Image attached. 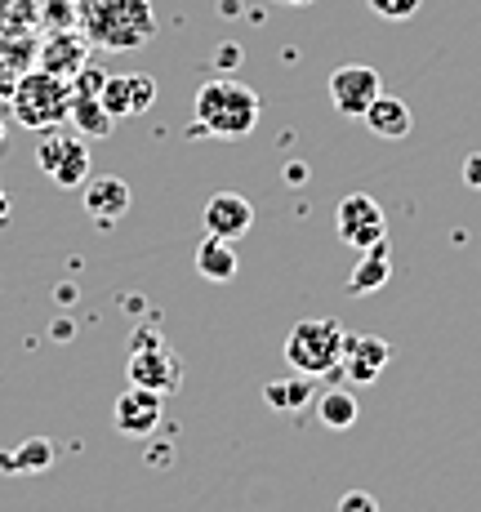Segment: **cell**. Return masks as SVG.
Instances as JSON below:
<instances>
[{"mask_svg": "<svg viewBox=\"0 0 481 512\" xmlns=\"http://www.w3.org/2000/svg\"><path fill=\"white\" fill-rule=\"evenodd\" d=\"M76 27L94 49L130 54L156 36L152 0H76Z\"/></svg>", "mask_w": 481, "mask_h": 512, "instance_id": "6da1fadb", "label": "cell"}, {"mask_svg": "<svg viewBox=\"0 0 481 512\" xmlns=\"http://www.w3.org/2000/svg\"><path fill=\"white\" fill-rule=\"evenodd\" d=\"M259 116V94L232 76H214L196 90V130L214 134V139H245V134H254Z\"/></svg>", "mask_w": 481, "mask_h": 512, "instance_id": "7a4b0ae2", "label": "cell"}, {"mask_svg": "<svg viewBox=\"0 0 481 512\" xmlns=\"http://www.w3.org/2000/svg\"><path fill=\"white\" fill-rule=\"evenodd\" d=\"M72 81L67 76H54L45 67L27 72L23 81L14 85V121L27 125V130L45 134V130H58V125L72 116Z\"/></svg>", "mask_w": 481, "mask_h": 512, "instance_id": "3957f363", "label": "cell"}, {"mask_svg": "<svg viewBox=\"0 0 481 512\" xmlns=\"http://www.w3.org/2000/svg\"><path fill=\"white\" fill-rule=\"evenodd\" d=\"M343 357V326L330 317H308L290 330L286 339V361L308 379H321V374H335Z\"/></svg>", "mask_w": 481, "mask_h": 512, "instance_id": "277c9868", "label": "cell"}, {"mask_svg": "<svg viewBox=\"0 0 481 512\" xmlns=\"http://www.w3.org/2000/svg\"><path fill=\"white\" fill-rule=\"evenodd\" d=\"M130 383H139V388H152V392H174L183 383V366L179 357L170 352V343L161 339L156 330H139L130 339Z\"/></svg>", "mask_w": 481, "mask_h": 512, "instance_id": "5b68a950", "label": "cell"}, {"mask_svg": "<svg viewBox=\"0 0 481 512\" xmlns=\"http://www.w3.org/2000/svg\"><path fill=\"white\" fill-rule=\"evenodd\" d=\"M335 232H339L343 245H352V250H370V245L388 241V219H384L375 196L352 192L335 205Z\"/></svg>", "mask_w": 481, "mask_h": 512, "instance_id": "8992f818", "label": "cell"}, {"mask_svg": "<svg viewBox=\"0 0 481 512\" xmlns=\"http://www.w3.org/2000/svg\"><path fill=\"white\" fill-rule=\"evenodd\" d=\"M36 165L58 187H85V179H90V152H85V143L67 139L58 130H45V139L36 143Z\"/></svg>", "mask_w": 481, "mask_h": 512, "instance_id": "52a82bcc", "label": "cell"}, {"mask_svg": "<svg viewBox=\"0 0 481 512\" xmlns=\"http://www.w3.org/2000/svg\"><path fill=\"white\" fill-rule=\"evenodd\" d=\"M384 94L379 85V72L366 63H348V67H335L330 76V103L339 107L343 116H366V107Z\"/></svg>", "mask_w": 481, "mask_h": 512, "instance_id": "ba28073f", "label": "cell"}, {"mask_svg": "<svg viewBox=\"0 0 481 512\" xmlns=\"http://www.w3.org/2000/svg\"><path fill=\"white\" fill-rule=\"evenodd\" d=\"M112 428L121 432V437H152V432L161 428V392L130 383L112 406Z\"/></svg>", "mask_w": 481, "mask_h": 512, "instance_id": "9c48e42d", "label": "cell"}, {"mask_svg": "<svg viewBox=\"0 0 481 512\" xmlns=\"http://www.w3.org/2000/svg\"><path fill=\"white\" fill-rule=\"evenodd\" d=\"M388 361H392L388 339H375V334H343L339 370L348 383H375Z\"/></svg>", "mask_w": 481, "mask_h": 512, "instance_id": "30bf717a", "label": "cell"}, {"mask_svg": "<svg viewBox=\"0 0 481 512\" xmlns=\"http://www.w3.org/2000/svg\"><path fill=\"white\" fill-rule=\"evenodd\" d=\"M98 103H103L116 121H121V116H139L156 103V81L152 76H139V72L103 76V85H98Z\"/></svg>", "mask_w": 481, "mask_h": 512, "instance_id": "8fae6325", "label": "cell"}, {"mask_svg": "<svg viewBox=\"0 0 481 512\" xmlns=\"http://www.w3.org/2000/svg\"><path fill=\"white\" fill-rule=\"evenodd\" d=\"M205 232L210 236H223V241H241L245 232L254 228V205L245 201L241 192H214L205 201Z\"/></svg>", "mask_w": 481, "mask_h": 512, "instance_id": "7c38bea8", "label": "cell"}, {"mask_svg": "<svg viewBox=\"0 0 481 512\" xmlns=\"http://www.w3.org/2000/svg\"><path fill=\"white\" fill-rule=\"evenodd\" d=\"M41 67L54 76H76L81 67H90V41H85L81 27H58L49 32V41L41 45Z\"/></svg>", "mask_w": 481, "mask_h": 512, "instance_id": "4fadbf2b", "label": "cell"}, {"mask_svg": "<svg viewBox=\"0 0 481 512\" xmlns=\"http://www.w3.org/2000/svg\"><path fill=\"white\" fill-rule=\"evenodd\" d=\"M81 196H85V210H90L94 223H116V219H125V210H130V183L112 179V174L85 179Z\"/></svg>", "mask_w": 481, "mask_h": 512, "instance_id": "5bb4252c", "label": "cell"}, {"mask_svg": "<svg viewBox=\"0 0 481 512\" xmlns=\"http://www.w3.org/2000/svg\"><path fill=\"white\" fill-rule=\"evenodd\" d=\"M361 121H366L379 139L397 143V139H406V134H410L415 116H410V103H401V98H392V94H379L375 103L366 107V116H361Z\"/></svg>", "mask_w": 481, "mask_h": 512, "instance_id": "9a60e30c", "label": "cell"}, {"mask_svg": "<svg viewBox=\"0 0 481 512\" xmlns=\"http://www.w3.org/2000/svg\"><path fill=\"white\" fill-rule=\"evenodd\" d=\"M196 272H201L205 281H214V285H228L232 277H237V250H232V241H223V236H210L205 232V241L196 245Z\"/></svg>", "mask_w": 481, "mask_h": 512, "instance_id": "2e32d148", "label": "cell"}, {"mask_svg": "<svg viewBox=\"0 0 481 512\" xmlns=\"http://www.w3.org/2000/svg\"><path fill=\"white\" fill-rule=\"evenodd\" d=\"M392 277V254H388V241L370 245V250H361V263L352 268V281H348V294L352 299H361V294H375L384 290Z\"/></svg>", "mask_w": 481, "mask_h": 512, "instance_id": "e0dca14e", "label": "cell"}, {"mask_svg": "<svg viewBox=\"0 0 481 512\" xmlns=\"http://www.w3.org/2000/svg\"><path fill=\"white\" fill-rule=\"evenodd\" d=\"M67 121H76L81 139H107V134H112V125H116V116L98 103V94L76 90L72 94V116H67Z\"/></svg>", "mask_w": 481, "mask_h": 512, "instance_id": "ac0fdd59", "label": "cell"}, {"mask_svg": "<svg viewBox=\"0 0 481 512\" xmlns=\"http://www.w3.org/2000/svg\"><path fill=\"white\" fill-rule=\"evenodd\" d=\"M263 401H268L272 410H281V415H299V410L312 401V379H308V374H294V379H272L268 388H263Z\"/></svg>", "mask_w": 481, "mask_h": 512, "instance_id": "d6986e66", "label": "cell"}, {"mask_svg": "<svg viewBox=\"0 0 481 512\" xmlns=\"http://www.w3.org/2000/svg\"><path fill=\"white\" fill-rule=\"evenodd\" d=\"M317 415L330 432H348L352 423H357V397H352V388H330L326 397L317 401Z\"/></svg>", "mask_w": 481, "mask_h": 512, "instance_id": "ffe728a7", "label": "cell"}, {"mask_svg": "<svg viewBox=\"0 0 481 512\" xmlns=\"http://www.w3.org/2000/svg\"><path fill=\"white\" fill-rule=\"evenodd\" d=\"M49 459H54V446H49V441H27V446L14 450V455H0V468L36 472V468H49Z\"/></svg>", "mask_w": 481, "mask_h": 512, "instance_id": "44dd1931", "label": "cell"}, {"mask_svg": "<svg viewBox=\"0 0 481 512\" xmlns=\"http://www.w3.org/2000/svg\"><path fill=\"white\" fill-rule=\"evenodd\" d=\"M366 5L375 9L379 18H388V23H401V18L419 14V5H424V0H366Z\"/></svg>", "mask_w": 481, "mask_h": 512, "instance_id": "7402d4cb", "label": "cell"}, {"mask_svg": "<svg viewBox=\"0 0 481 512\" xmlns=\"http://www.w3.org/2000/svg\"><path fill=\"white\" fill-rule=\"evenodd\" d=\"M339 512H379L375 495H366V490H348V495L339 499Z\"/></svg>", "mask_w": 481, "mask_h": 512, "instance_id": "603a6c76", "label": "cell"}, {"mask_svg": "<svg viewBox=\"0 0 481 512\" xmlns=\"http://www.w3.org/2000/svg\"><path fill=\"white\" fill-rule=\"evenodd\" d=\"M464 183L473 187V192H481V152H473V156L464 161Z\"/></svg>", "mask_w": 481, "mask_h": 512, "instance_id": "cb8c5ba5", "label": "cell"}, {"mask_svg": "<svg viewBox=\"0 0 481 512\" xmlns=\"http://www.w3.org/2000/svg\"><path fill=\"white\" fill-rule=\"evenodd\" d=\"M286 179H290V183H308V165H290Z\"/></svg>", "mask_w": 481, "mask_h": 512, "instance_id": "d4e9b609", "label": "cell"}, {"mask_svg": "<svg viewBox=\"0 0 481 512\" xmlns=\"http://www.w3.org/2000/svg\"><path fill=\"white\" fill-rule=\"evenodd\" d=\"M9 219V196H5V187H0V223Z\"/></svg>", "mask_w": 481, "mask_h": 512, "instance_id": "484cf974", "label": "cell"}, {"mask_svg": "<svg viewBox=\"0 0 481 512\" xmlns=\"http://www.w3.org/2000/svg\"><path fill=\"white\" fill-rule=\"evenodd\" d=\"M277 5H308V0H277Z\"/></svg>", "mask_w": 481, "mask_h": 512, "instance_id": "4316f807", "label": "cell"}]
</instances>
